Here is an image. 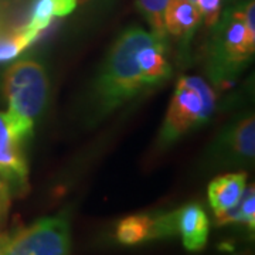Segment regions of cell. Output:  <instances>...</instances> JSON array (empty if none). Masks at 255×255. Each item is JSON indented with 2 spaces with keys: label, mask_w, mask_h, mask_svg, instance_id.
<instances>
[{
  "label": "cell",
  "mask_w": 255,
  "mask_h": 255,
  "mask_svg": "<svg viewBox=\"0 0 255 255\" xmlns=\"http://www.w3.org/2000/svg\"><path fill=\"white\" fill-rule=\"evenodd\" d=\"M255 51V37L234 13L230 14L220 37V55L227 65L238 67L248 61Z\"/></svg>",
  "instance_id": "6"
},
{
  "label": "cell",
  "mask_w": 255,
  "mask_h": 255,
  "mask_svg": "<svg viewBox=\"0 0 255 255\" xmlns=\"http://www.w3.org/2000/svg\"><path fill=\"white\" fill-rule=\"evenodd\" d=\"M169 0H137V9L143 14L146 21L152 28V33L157 38L166 41V28H164V13Z\"/></svg>",
  "instance_id": "15"
},
{
  "label": "cell",
  "mask_w": 255,
  "mask_h": 255,
  "mask_svg": "<svg viewBox=\"0 0 255 255\" xmlns=\"http://www.w3.org/2000/svg\"><path fill=\"white\" fill-rule=\"evenodd\" d=\"M137 61L149 87L162 84L172 75V67L166 60V41L155 38L137 51Z\"/></svg>",
  "instance_id": "10"
},
{
  "label": "cell",
  "mask_w": 255,
  "mask_h": 255,
  "mask_svg": "<svg viewBox=\"0 0 255 255\" xmlns=\"http://www.w3.org/2000/svg\"><path fill=\"white\" fill-rule=\"evenodd\" d=\"M0 179L7 189L23 191L28 186V164L23 140L10 122L7 112L0 111Z\"/></svg>",
  "instance_id": "5"
},
{
  "label": "cell",
  "mask_w": 255,
  "mask_h": 255,
  "mask_svg": "<svg viewBox=\"0 0 255 255\" xmlns=\"http://www.w3.org/2000/svg\"><path fill=\"white\" fill-rule=\"evenodd\" d=\"M115 237L124 246L155 240V216L136 214L122 219L115 228Z\"/></svg>",
  "instance_id": "12"
},
{
  "label": "cell",
  "mask_w": 255,
  "mask_h": 255,
  "mask_svg": "<svg viewBox=\"0 0 255 255\" xmlns=\"http://www.w3.org/2000/svg\"><path fill=\"white\" fill-rule=\"evenodd\" d=\"M38 37L40 36L30 31L26 26H20L9 33L0 34V63L18 57L24 50H27Z\"/></svg>",
  "instance_id": "14"
},
{
  "label": "cell",
  "mask_w": 255,
  "mask_h": 255,
  "mask_svg": "<svg viewBox=\"0 0 255 255\" xmlns=\"http://www.w3.org/2000/svg\"><path fill=\"white\" fill-rule=\"evenodd\" d=\"M201 14L197 4L189 0H169L164 13L166 33L176 38H187L197 28Z\"/></svg>",
  "instance_id": "9"
},
{
  "label": "cell",
  "mask_w": 255,
  "mask_h": 255,
  "mask_svg": "<svg viewBox=\"0 0 255 255\" xmlns=\"http://www.w3.org/2000/svg\"><path fill=\"white\" fill-rule=\"evenodd\" d=\"M228 145L231 150L243 159H254L255 155V119L248 115L241 119L230 132Z\"/></svg>",
  "instance_id": "13"
},
{
  "label": "cell",
  "mask_w": 255,
  "mask_h": 255,
  "mask_svg": "<svg viewBox=\"0 0 255 255\" xmlns=\"http://www.w3.org/2000/svg\"><path fill=\"white\" fill-rule=\"evenodd\" d=\"M196 4L207 27H213L219 23L223 0H196Z\"/></svg>",
  "instance_id": "17"
},
{
  "label": "cell",
  "mask_w": 255,
  "mask_h": 255,
  "mask_svg": "<svg viewBox=\"0 0 255 255\" xmlns=\"http://www.w3.org/2000/svg\"><path fill=\"white\" fill-rule=\"evenodd\" d=\"M77 0H34L26 27L40 36L55 17H65L77 9Z\"/></svg>",
  "instance_id": "11"
},
{
  "label": "cell",
  "mask_w": 255,
  "mask_h": 255,
  "mask_svg": "<svg viewBox=\"0 0 255 255\" xmlns=\"http://www.w3.org/2000/svg\"><path fill=\"white\" fill-rule=\"evenodd\" d=\"M247 187V173H228L213 179L209 184V203L216 217L237 206Z\"/></svg>",
  "instance_id": "8"
},
{
  "label": "cell",
  "mask_w": 255,
  "mask_h": 255,
  "mask_svg": "<svg viewBox=\"0 0 255 255\" xmlns=\"http://www.w3.org/2000/svg\"><path fill=\"white\" fill-rule=\"evenodd\" d=\"M177 234L182 236L183 246L189 251H200L207 244L210 223L200 204L191 203L176 210Z\"/></svg>",
  "instance_id": "7"
},
{
  "label": "cell",
  "mask_w": 255,
  "mask_h": 255,
  "mask_svg": "<svg viewBox=\"0 0 255 255\" xmlns=\"http://www.w3.org/2000/svg\"><path fill=\"white\" fill-rule=\"evenodd\" d=\"M70 243L68 220L46 217L7 233L4 255H68Z\"/></svg>",
  "instance_id": "4"
},
{
  "label": "cell",
  "mask_w": 255,
  "mask_h": 255,
  "mask_svg": "<svg viewBox=\"0 0 255 255\" xmlns=\"http://www.w3.org/2000/svg\"><path fill=\"white\" fill-rule=\"evenodd\" d=\"M4 187V183L1 182V179H0V189H3Z\"/></svg>",
  "instance_id": "21"
},
{
  "label": "cell",
  "mask_w": 255,
  "mask_h": 255,
  "mask_svg": "<svg viewBox=\"0 0 255 255\" xmlns=\"http://www.w3.org/2000/svg\"><path fill=\"white\" fill-rule=\"evenodd\" d=\"M80 4H85V3H90V1H92V0H77Z\"/></svg>",
  "instance_id": "20"
},
{
  "label": "cell",
  "mask_w": 255,
  "mask_h": 255,
  "mask_svg": "<svg viewBox=\"0 0 255 255\" xmlns=\"http://www.w3.org/2000/svg\"><path fill=\"white\" fill-rule=\"evenodd\" d=\"M6 238H7V233H0V255H4Z\"/></svg>",
  "instance_id": "19"
},
{
  "label": "cell",
  "mask_w": 255,
  "mask_h": 255,
  "mask_svg": "<svg viewBox=\"0 0 255 255\" xmlns=\"http://www.w3.org/2000/svg\"><path fill=\"white\" fill-rule=\"evenodd\" d=\"M50 82L46 70L36 60H18L3 75L10 122L24 142L33 136L36 121L46 108Z\"/></svg>",
  "instance_id": "2"
},
{
  "label": "cell",
  "mask_w": 255,
  "mask_h": 255,
  "mask_svg": "<svg viewBox=\"0 0 255 255\" xmlns=\"http://www.w3.org/2000/svg\"><path fill=\"white\" fill-rule=\"evenodd\" d=\"M189 1H193V3H196V0H189Z\"/></svg>",
  "instance_id": "22"
},
{
  "label": "cell",
  "mask_w": 255,
  "mask_h": 255,
  "mask_svg": "<svg viewBox=\"0 0 255 255\" xmlns=\"http://www.w3.org/2000/svg\"><path fill=\"white\" fill-rule=\"evenodd\" d=\"M157 37L142 27L125 30L107 57L94 87V104L98 115H107L149 90L137 61V51Z\"/></svg>",
  "instance_id": "1"
},
{
  "label": "cell",
  "mask_w": 255,
  "mask_h": 255,
  "mask_svg": "<svg viewBox=\"0 0 255 255\" xmlns=\"http://www.w3.org/2000/svg\"><path fill=\"white\" fill-rule=\"evenodd\" d=\"M10 204H11V194L9 189L4 186L3 189H0V233L9 216Z\"/></svg>",
  "instance_id": "18"
},
{
  "label": "cell",
  "mask_w": 255,
  "mask_h": 255,
  "mask_svg": "<svg viewBox=\"0 0 255 255\" xmlns=\"http://www.w3.org/2000/svg\"><path fill=\"white\" fill-rule=\"evenodd\" d=\"M238 209L241 214V223L247 224L251 231L255 228V187L254 184L247 186L241 199L238 201Z\"/></svg>",
  "instance_id": "16"
},
{
  "label": "cell",
  "mask_w": 255,
  "mask_h": 255,
  "mask_svg": "<svg viewBox=\"0 0 255 255\" xmlns=\"http://www.w3.org/2000/svg\"><path fill=\"white\" fill-rule=\"evenodd\" d=\"M216 107V94L201 77H182L166 114L160 142L172 143L193 128L204 124Z\"/></svg>",
  "instance_id": "3"
}]
</instances>
